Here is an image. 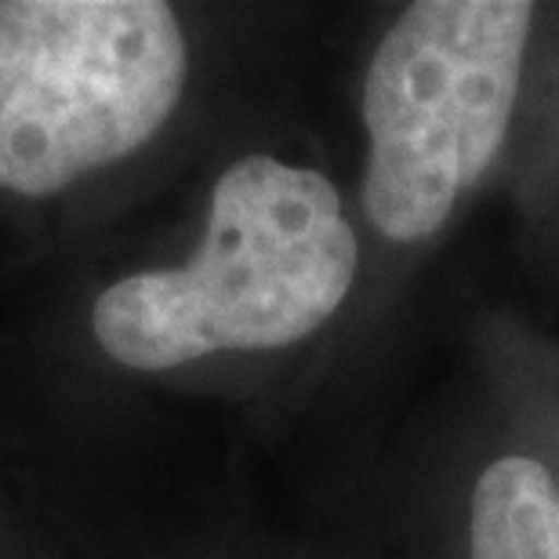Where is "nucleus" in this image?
I'll return each mask as SVG.
<instances>
[{
	"label": "nucleus",
	"mask_w": 559,
	"mask_h": 559,
	"mask_svg": "<svg viewBox=\"0 0 559 559\" xmlns=\"http://www.w3.org/2000/svg\"><path fill=\"white\" fill-rule=\"evenodd\" d=\"M356 259L331 178L276 156H243L215 182L193 259L106 287L92 331L109 360L131 371L284 349L338 312Z\"/></svg>",
	"instance_id": "1"
},
{
	"label": "nucleus",
	"mask_w": 559,
	"mask_h": 559,
	"mask_svg": "<svg viewBox=\"0 0 559 559\" xmlns=\"http://www.w3.org/2000/svg\"><path fill=\"white\" fill-rule=\"evenodd\" d=\"M531 22L527 0H421L389 26L364 81V207L382 237H432L498 156Z\"/></svg>",
	"instance_id": "2"
},
{
	"label": "nucleus",
	"mask_w": 559,
	"mask_h": 559,
	"mask_svg": "<svg viewBox=\"0 0 559 559\" xmlns=\"http://www.w3.org/2000/svg\"><path fill=\"white\" fill-rule=\"evenodd\" d=\"M186 37L160 0L0 4V189L51 197L175 114Z\"/></svg>",
	"instance_id": "3"
},
{
	"label": "nucleus",
	"mask_w": 559,
	"mask_h": 559,
	"mask_svg": "<svg viewBox=\"0 0 559 559\" xmlns=\"http://www.w3.org/2000/svg\"><path fill=\"white\" fill-rule=\"evenodd\" d=\"M468 559H559V495L542 462L509 454L476 479Z\"/></svg>",
	"instance_id": "4"
}]
</instances>
